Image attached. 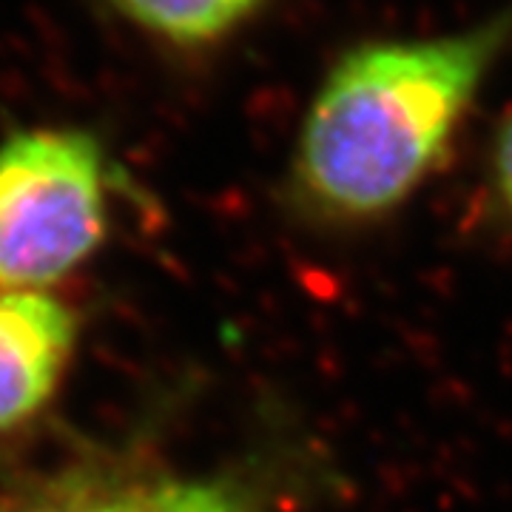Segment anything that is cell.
Wrapping results in <instances>:
<instances>
[{
	"label": "cell",
	"instance_id": "obj_1",
	"mask_svg": "<svg viewBox=\"0 0 512 512\" xmlns=\"http://www.w3.org/2000/svg\"><path fill=\"white\" fill-rule=\"evenodd\" d=\"M512 46V0L456 32L345 49L302 114L288 200L322 225H365L402 208L433 174Z\"/></svg>",
	"mask_w": 512,
	"mask_h": 512
},
{
	"label": "cell",
	"instance_id": "obj_2",
	"mask_svg": "<svg viewBox=\"0 0 512 512\" xmlns=\"http://www.w3.org/2000/svg\"><path fill=\"white\" fill-rule=\"evenodd\" d=\"M109 160L83 128H26L0 143V291H40L106 237Z\"/></svg>",
	"mask_w": 512,
	"mask_h": 512
},
{
	"label": "cell",
	"instance_id": "obj_3",
	"mask_svg": "<svg viewBox=\"0 0 512 512\" xmlns=\"http://www.w3.org/2000/svg\"><path fill=\"white\" fill-rule=\"evenodd\" d=\"M77 342L72 308L43 291H0V433L55 396Z\"/></svg>",
	"mask_w": 512,
	"mask_h": 512
},
{
	"label": "cell",
	"instance_id": "obj_4",
	"mask_svg": "<svg viewBox=\"0 0 512 512\" xmlns=\"http://www.w3.org/2000/svg\"><path fill=\"white\" fill-rule=\"evenodd\" d=\"M0 512H251L228 481L86 473L0 501Z\"/></svg>",
	"mask_w": 512,
	"mask_h": 512
},
{
	"label": "cell",
	"instance_id": "obj_5",
	"mask_svg": "<svg viewBox=\"0 0 512 512\" xmlns=\"http://www.w3.org/2000/svg\"><path fill=\"white\" fill-rule=\"evenodd\" d=\"M137 32L177 52H202L242 32L268 0H109Z\"/></svg>",
	"mask_w": 512,
	"mask_h": 512
},
{
	"label": "cell",
	"instance_id": "obj_6",
	"mask_svg": "<svg viewBox=\"0 0 512 512\" xmlns=\"http://www.w3.org/2000/svg\"><path fill=\"white\" fill-rule=\"evenodd\" d=\"M490 183L501 211L512 220V111L495 134L490 151Z\"/></svg>",
	"mask_w": 512,
	"mask_h": 512
}]
</instances>
